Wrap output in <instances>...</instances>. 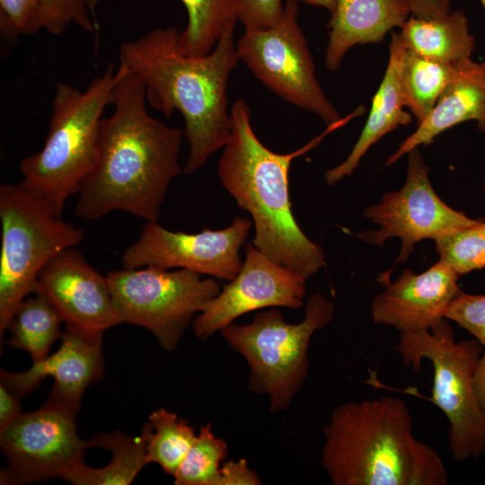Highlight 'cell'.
Here are the masks:
<instances>
[{
	"label": "cell",
	"mask_w": 485,
	"mask_h": 485,
	"mask_svg": "<svg viewBox=\"0 0 485 485\" xmlns=\"http://www.w3.org/2000/svg\"><path fill=\"white\" fill-rule=\"evenodd\" d=\"M118 70L114 110L101 121L97 161L77 194L75 215L94 220L123 211L157 222L169 185L183 172V132L152 117L141 81L122 64Z\"/></svg>",
	"instance_id": "1"
},
{
	"label": "cell",
	"mask_w": 485,
	"mask_h": 485,
	"mask_svg": "<svg viewBox=\"0 0 485 485\" xmlns=\"http://www.w3.org/2000/svg\"><path fill=\"white\" fill-rule=\"evenodd\" d=\"M234 30L199 57L180 49L174 27L154 29L120 46L119 64L141 81L150 106L165 116L181 114L190 148L184 173L202 167L229 138L228 79L239 60Z\"/></svg>",
	"instance_id": "2"
},
{
	"label": "cell",
	"mask_w": 485,
	"mask_h": 485,
	"mask_svg": "<svg viewBox=\"0 0 485 485\" xmlns=\"http://www.w3.org/2000/svg\"><path fill=\"white\" fill-rule=\"evenodd\" d=\"M251 115L245 100L238 99L232 105L230 136L218 160V178L239 207L251 216L254 247L307 279L325 265L324 252L294 216L288 173L295 157L338 127L328 126L324 134L295 152L278 154L260 141Z\"/></svg>",
	"instance_id": "3"
},
{
	"label": "cell",
	"mask_w": 485,
	"mask_h": 485,
	"mask_svg": "<svg viewBox=\"0 0 485 485\" xmlns=\"http://www.w3.org/2000/svg\"><path fill=\"white\" fill-rule=\"evenodd\" d=\"M412 427L399 398L342 403L323 428L322 466L334 485H445L441 456Z\"/></svg>",
	"instance_id": "4"
},
{
	"label": "cell",
	"mask_w": 485,
	"mask_h": 485,
	"mask_svg": "<svg viewBox=\"0 0 485 485\" xmlns=\"http://www.w3.org/2000/svg\"><path fill=\"white\" fill-rule=\"evenodd\" d=\"M119 70L106 71L81 91L59 82L51 101L48 131L42 148L19 164L20 184L61 216L66 201L78 194L98 157L99 129L112 104Z\"/></svg>",
	"instance_id": "5"
},
{
	"label": "cell",
	"mask_w": 485,
	"mask_h": 485,
	"mask_svg": "<svg viewBox=\"0 0 485 485\" xmlns=\"http://www.w3.org/2000/svg\"><path fill=\"white\" fill-rule=\"evenodd\" d=\"M333 313V304L316 293L298 323L287 322L279 311L271 309L256 314L249 324L232 322L221 330L250 366L249 390L269 396L270 412L286 410L304 383L311 338L331 322Z\"/></svg>",
	"instance_id": "6"
},
{
	"label": "cell",
	"mask_w": 485,
	"mask_h": 485,
	"mask_svg": "<svg viewBox=\"0 0 485 485\" xmlns=\"http://www.w3.org/2000/svg\"><path fill=\"white\" fill-rule=\"evenodd\" d=\"M483 347L475 339L456 341L446 318L430 330L400 334L397 349L415 372L422 359L433 368L430 402L449 422V448L457 462L485 453V413L476 399L473 379Z\"/></svg>",
	"instance_id": "7"
},
{
	"label": "cell",
	"mask_w": 485,
	"mask_h": 485,
	"mask_svg": "<svg viewBox=\"0 0 485 485\" xmlns=\"http://www.w3.org/2000/svg\"><path fill=\"white\" fill-rule=\"evenodd\" d=\"M0 222L2 338L20 303L37 292L43 267L62 251L78 245L84 233L20 183L1 184Z\"/></svg>",
	"instance_id": "8"
},
{
	"label": "cell",
	"mask_w": 485,
	"mask_h": 485,
	"mask_svg": "<svg viewBox=\"0 0 485 485\" xmlns=\"http://www.w3.org/2000/svg\"><path fill=\"white\" fill-rule=\"evenodd\" d=\"M106 277L121 323L148 330L166 351L176 348L193 316L221 291L215 278L185 269L123 268Z\"/></svg>",
	"instance_id": "9"
},
{
	"label": "cell",
	"mask_w": 485,
	"mask_h": 485,
	"mask_svg": "<svg viewBox=\"0 0 485 485\" xmlns=\"http://www.w3.org/2000/svg\"><path fill=\"white\" fill-rule=\"evenodd\" d=\"M297 3L287 0L282 17L273 26L245 30L236 44L238 57L280 98L331 126L343 119L316 78L311 53L297 22Z\"/></svg>",
	"instance_id": "10"
},
{
	"label": "cell",
	"mask_w": 485,
	"mask_h": 485,
	"mask_svg": "<svg viewBox=\"0 0 485 485\" xmlns=\"http://www.w3.org/2000/svg\"><path fill=\"white\" fill-rule=\"evenodd\" d=\"M406 180L399 190L387 192L377 204L367 207L363 216L379 226L357 234L363 242L383 245L392 237L401 241L393 266L405 262L415 243L436 240L449 233L476 225L473 219L445 203L436 193L419 147L408 154Z\"/></svg>",
	"instance_id": "11"
},
{
	"label": "cell",
	"mask_w": 485,
	"mask_h": 485,
	"mask_svg": "<svg viewBox=\"0 0 485 485\" xmlns=\"http://www.w3.org/2000/svg\"><path fill=\"white\" fill-rule=\"evenodd\" d=\"M75 417L44 403L22 413L0 432V445L7 466L0 483L22 485L61 478L84 462L88 442L76 431Z\"/></svg>",
	"instance_id": "12"
},
{
	"label": "cell",
	"mask_w": 485,
	"mask_h": 485,
	"mask_svg": "<svg viewBox=\"0 0 485 485\" xmlns=\"http://www.w3.org/2000/svg\"><path fill=\"white\" fill-rule=\"evenodd\" d=\"M252 225L247 217L236 216L224 229L189 234L146 222L137 240L122 254L121 264L127 269L180 268L231 281L242 266L239 252Z\"/></svg>",
	"instance_id": "13"
},
{
	"label": "cell",
	"mask_w": 485,
	"mask_h": 485,
	"mask_svg": "<svg viewBox=\"0 0 485 485\" xmlns=\"http://www.w3.org/2000/svg\"><path fill=\"white\" fill-rule=\"evenodd\" d=\"M305 281L298 273L248 244L239 273L207 303L193 322L198 339L206 340L249 312L269 308L299 309Z\"/></svg>",
	"instance_id": "14"
},
{
	"label": "cell",
	"mask_w": 485,
	"mask_h": 485,
	"mask_svg": "<svg viewBox=\"0 0 485 485\" xmlns=\"http://www.w3.org/2000/svg\"><path fill=\"white\" fill-rule=\"evenodd\" d=\"M102 331L65 325L59 348L24 372L1 370L0 384L18 398L38 387L47 376L54 378L45 403L75 417L86 388L104 375Z\"/></svg>",
	"instance_id": "15"
},
{
	"label": "cell",
	"mask_w": 485,
	"mask_h": 485,
	"mask_svg": "<svg viewBox=\"0 0 485 485\" xmlns=\"http://www.w3.org/2000/svg\"><path fill=\"white\" fill-rule=\"evenodd\" d=\"M60 313L65 325L102 331L120 324L107 277L75 249L67 248L40 270L38 290Z\"/></svg>",
	"instance_id": "16"
},
{
	"label": "cell",
	"mask_w": 485,
	"mask_h": 485,
	"mask_svg": "<svg viewBox=\"0 0 485 485\" xmlns=\"http://www.w3.org/2000/svg\"><path fill=\"white\" fill-rule=\"evenodd\" d=\"M459 278L441 260L419 274L406 269L393 283L384 277L385 288L372 301V320L400 333L430 330L461 291Z\"/></svg>",
	"instance_id": "17"
},
{
	"label": "cell",
	"mask_w": 485,
	"mask_h": 485,
	"mask_svg": "<svg viewBox=\"0 0 485 485\" xmlns=\"http://www.w3.org/2000/svg\"><path fill=\"white\" fill-rule=\"evenodd\" d=\"M465 121H476L485 132V66L472 58L458 62L454 75L427 119L406 137L389 157L397 162L410 150L428 145L444 131Z\"/></svg>",
	"instance_id": "18"
},
{
	"label": "cell",
	"mask_w": 485,
	"mask_h": 485,
	"mask_svg": "<svg viewBox=\"0 0 485 485\" xmlns=\"http://www.w3.org/2000/svg\"><path fill=\"white\" fill-rule=\"evenodd\" d=\"M331 14L324 58L331 71L340 68L351 48L382 41L411 15L406 0H336Z\"/></svg>",
	"instance_id": "19"
},
{
	"label": "cell",
	"mask_w": 485,
	"mask_h": 485,
	"mask_svg": "<svg viewBox=\"0 0 485 485\" xmlns=\"http://www.w3.org/2000/svg\"><path fill=\"white\" fill-rule=\"evenodd\" d=\"M404 47L398 32H392L389 44L388 64L383 80L375 92L367 119L348 157L325 172V181L331 186L352 174L368 149L384 136L400 126L412 122L406 109L400 81V63Z\"/></svg>",
	"instance_id": "20"
},
{
	"label": "cell",
	"mask_w": 485,
	"mask_h": 485,
	"mask_svg": "<svg viewBox=\"0 0 485 485\" xmlns=\"http://www.w3.org/2000/svg\"><path fill=\"white\" fill-rule=\"evenodd\" d=\"M398 33L405 49L449 64L472 58L475 48V38L461 10L436 18L410 15Z\"/></svg>",
	"instance_id": "21"
},
{
	"label": "cell",
	"mask_w": 485,
	"mask_h": 485,
	"mask_svg": "<svg viewBox=\"0 0 485 485\" xmlns=\"http://www.w3.org/2000/svg\"><path fill=\"white\" fill-rule=\"evenodd\" d=\"M146 432L142 428L137 436H129L120 430L101 432L88 442V447H99L111 453L110 463L102 468L80 463L63 480L75 485H128L147 464Z\"/></svg>",
	"instance_id": "22"
},
{
	"label": "cell",
	"mask_w": 485,
	"mask_h": 485,
	"mask_svg": "<svg viewBox=\"0 0 485 485\" xmlns=\"http://www.w3.org/2000/svg\"><path fill=\"white\" fill-rule=\"evenodd\" d=\"M62 323L64 320L50 300L40 292L33 293L20 303L9 322L8 343L27 351L32 363H39L48 357L51 345L61 338Z\"/></svg>",
	"instance_id": "23"
},
{
	"label": "cell",
	"mask_w": 485,
	"mask_h": 485,
	"mask_svg": "<svg viewBox=\"0 0 485 485\" xmlns=\"http://www.w3.org/2000/svg\"><path fill=\"white\" fill-rule=\"evenodd\" d=\"M456 64L423 57L404 48L400 63V81L405 107L417 125L431 112L453 78Z\"/></svg>",
	"instance_id": "24"
},
{
	"label": "cell",
	"mask_w": 485,
	"mask_h": 485,
	"mask_svg": "<svg viewBox=\"0 0 485 485\" xmlns=\"http://www.w3.org/2000/svg\"><path fill=\"white\" fill-rule=\"evenodd\" d=\"M100 0H86L93 13ZM188 13L186 28L180 32V49L199 57L212 51L223 33L238 21L234 0H181Z\"/></svg>",
	"instance_id": "25"
},
{
	"label": "cell",
	"mask_w": 485,
	"mask_h": 485,
	"mask_svg": "<svg viewBox=\"0 0 485 485\" xmlns=\"http://www.w3.org/2000/svg\"><path fill=\"white\" fill-rule=\"evenodd\" d=\"M146 432L147 463H157L174 477L195 439L194 428L164 408L153 411L143 426Z\"/></svg>",
	"instance_id": "26"
},
{
	"label": "cell",
	"mask_w": 485,
	"mask_h": 485,
	"mask_svg": "<svg viewBox=\"0 0 485 485\" xmlns=\"http://www.w3.org/2000/svg\"><path fill=\"white\" fill-rule=\"evenodd\" d=\"M227 454V444L216 436L211 424L202 426L173 477L174 484L218 485L220 463Z\"/></svg>",
	"instance_id": "27"
},
{
	"label": "cell",
	"mask_w": 485,
	"mask_h": 485,
	"mask_svg": "<svg viewBox=\"0 0 485 485\" xmlns=\"http://www.w3.org/2000/svg\"><path fill=\"white\" fill-rule=\"evenodd\" d=\"M436 251L460 277L485 267V221L435 240Z\"/></svg>",
	"instance_id": "28"
},
{
	"label": "cell",
	"mask_w": 485,
	"mask_h": 485,
	"mask_svg": "<svg viewBox=\"0 0 485 485\" xmlns=\"http://www.w3.org/2000/svg\"><path fill=\"white\" fill-rule=\"evenodd\" d=\"M44 0H0V31L8 40L42 30Z\"/></svg>",
	"instance_id": "29"
},
{
	"label": "cell",
	"mask_w": 485,
	"mask_h": 485,
	"mask_svg": "<svg viewBox=\"0 0 485 485\" xmlns=\"http://www.w3.org/2000/svg\"><path fill=\"white\" fill-rule=\"evenodd\" d=\"M445 318L457 323L485 347V295L461 290L448 306Z\"/></svg>",
	"instance_id": "30"
},
{
	"label": "cell",
	"mask_w": 485,
	"mask_h": 485,
	"mask_svg": "<svg viewBox=\"0 0 485 485\" xmlns=\"http://www.w3.org/2000/svg\"><path fill=\"white\" fill-rule=\"evenodd\" d=\"M237 18L245 30H263L273 26L282 17V0H234Z\"/></svg>",
	"instance_id": "31"
},
{
	"label": "cell",
	"mask_w": 485,
	"mask_h": 485,
	"mask_svg": "<svg viewBox=\"0 0 485 485\" xmlns=\"http://www.w3.org/2000/svg\"><path fill=\"white\" fill-rule=\"evenodd\" d=\"M258 474L249 468L244 459L230 460L220 468L218 485H259Z\"/></svg>",
	"instance_id": "32"
},
{
	"label": "cell",
	"mask_w": 485,
	"mask_h": 485,
	"mask_svg": "<svg viewBox=\"0 0 485 485\" xmlns=\"http://www.w3.org/2000/svg\"><path fill=\"white\" fill-rule=\"evenodd\" d=\"M412 16L436 18L447 14L451 9V0H406Z\"/></svg>",
	"instance_id": "33"
},
{
	"label": "cell",
	"mask_w": 485,
	"mask_h": 485,
	"mask_svg": "<svg viewBox=\"0 0 485 485\" xmlns=\"http://www.w3.org/2000/svg\"><path fill=\"white\" fill-rule=\"evenodd\" d=\"M19 399L0 384V432L21 416L22 407Z\"/></svg>",
	"instance_id": "34"
},
{
	"label": "cell",
	"mask_w": 485,
	"mask_h": 485,
	"mask_svg": "<svg viewBox=\"0 0 485 485\" xmlns=\"http://www.w3.org/2000/svg\"><path fill=\"white\" fill-rule=\"evenodd\" d=\"M473 386L478 403L485 413V347L475 369Z\"/></svg>",
	"instance_id": "35"
},
{
	"label": "cell",
	"mask_w": 485,
	"mask_h": 485,
	"mask_svg": "<svg viewBox=\"0 0 485 485\" xmlns=\"http://www.w3.org/2000/svg\"><path fill=\"white\" fill-rule=\"evenodd\" d=\"M297 2H304L314 6L323 7L330 13L335 8L336 0H296Z\"/></svg>",
	"instance_id": "36"
},
{
	"label": "cell",
	"mask_w": 485,
	"mask_h": 485,
	"mask_svg": "<svg viewBox=\"0 0 485 485\" xmlns=\"http://www.w3.org/2000/svg\"><path fill=\"white\" fill-rule=\"evenodd\" d=\"M65 5L73 9H82L86 6V0H59Z\"/></svg>",
	"instance_id": "37"
},
{
	"label": "cell",
	"mask_w": 485,
	"mask_h": 485,
	"mask_svg": "<svg viewBox=\"0 0 485 485\" xmlns=\"http://www.w3.org/2000/svg\"><path fill=\"white\" fill-rule=\"evenodd\" d=\"M479 1L481 2V4H482V6H483V8L485 10V0H479ZM482 65L485 66V58H484V60L482 62Z\"/></svg>",
	"instance_id": "38"
},
{
	"label": "cell",
	"mask_w": 485,
	"mask_h": 485,
	"mask_svg": "<svg viewBox=\"0 0 485 485\" xmlns=\"http://www.w3.org/2000/svg\"><path fill=\"white\" fill-rule=\"evenodd\" d=\"M483 191H484V194H485V179H484V181H483Z\"/></svg>",
	"instance_id": "39"
}]
</instances>
